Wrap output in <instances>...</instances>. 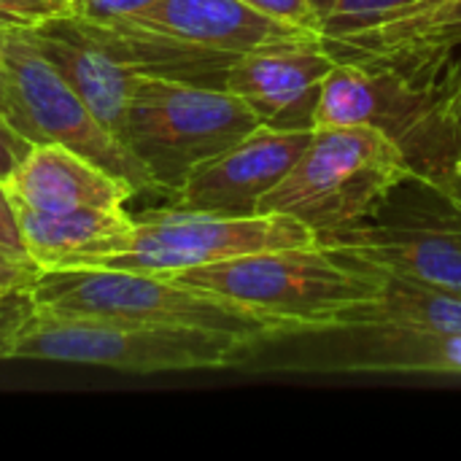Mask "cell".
I'll list each match as a JSON object with an SVG mask.
<instances>
[{
    "label": "cell",
    "mask_w": 461,
    "mask_h": 461,
    "mask_svg": "<svg viewBox=\"0 0 461 461\" xmlns=\"http://www.w3.org/2000/svg\"><path fill=\"white\" fill-rule=\"evenodd\" d=\"M119 22H130L227 57L321 41L316 30L265 16L243 0H154L140 14Z\"/></svg>",
    "instance_id": "4fadbf2b"
},
{
    "label": "cell",
    "mask_w": 461,
    "mask_h": 461,
    "mask_svg": "<svg viewBox=\"0 0 461 461\" xmlns=\"http://www.w3.org/2000/svg\"><path fill=\"white\" fill-rule=\"evenodd\" d=\"M313 130L259 124L243 140L200 165L170 197L173 208L221 216H257L267 192L292 170Z\"/></svg>",
    "instance_id": "8fae6325"
},
{
    "label": "cell",
    "mask_w": 461,
    "mask_h": 461,
    "mask_svg": "<svg viewBox=\"0 0 461 461\" xmlns=\"http://www.w3.org/2000/svg\"><path fill=\"white\" fill-rule=\"evenodd\" d=\"M32 294L30 292H8L0 294V359H8V348L19 332V327L32 313Z\"/></svg>",
    "instance_id": "ffe728a7"
},
{
    "label": "cell",
    "mask_w": 461,
    "mask_h": 461,
    "mask_svg": "<svg viewBox=\"0 0 461 461\" xmlns=\"http://www.w3.org/2000/svg\"><path fill=\"white\" fill-rule=\"evenodd\" d=\"M335 62L321 41L257 49L232 59L224 89L246 100L262 124L313 130L319 89Z\"/></svg>",
    "instance_id": "7c38bea8"
},
{
    "label": "cell",
    "mask_w": 461,
    "mask_h": 461,
    "mask_svg": "<svg viewBox=\"0 0 461 461\" xmlns=\"http://www.w3.org/2000/svg\"><path fill=\"white\" fill-rule=\"evenodd\" d=\"M30 294L35 308L54 313L208 330L249 338L257 343L281 340V335L270 324H265L238 303L162 276L111 267L41 270V278Z\"/></svg>",
    "instance_id": "5b68a950"
},
{
    "label": "cell",
    "mask_w": 461,
    "mask_h": 461,
    "mask_svg": "<svg viewBox=\"0 0 461 461\" xmlns=\"http://www.w3.org/2000/svg\"><path fill=\"white\" fill-rule=\"evenodd\" d=\"M0 27H22V24H19V22H16V19H14V16L0 5Z\"/></svg>",
    "instance_id": "83f0119b"
},
{
    "label": "cell",
    "mask_w": 461,
    "mask_h": 461,
    "mask_svg": "<svg viewBox=\"0 0 461 461\" xmlns=\"http://www.w3.org/2000/svg\"><path fill=\"white\" fill-rule=\"evenodd\" d=\"M0 249H5L8 254H14L19 259H30L27 243L22 235V224H19V213H16V203L11 200L3 181H0Z\"/></svg>",
    "instance_id": "cb8c5ba5"
},
{
    "label": "cell",
    "mask_w": 461,
    "mask_h": 461,
    "mask_svg": "<svg viewBox=\"0 0 461 461\" xmlns=\"http://www.w3.org/2000/svg\"><path fill=\"white\" fill-rule=\"evenodd\" d=\"M0 116L5 119V92H3V81H0Z\"/></svg>",
    "instance_id": "f1b7e54d"
},
{
    "label": "cell",
    "mask_w": 461,
    "mask_h": 461,
    "mask_svg": "<svg viewBox=\"0 0 461 461\" xmlns=\"http://www.w3.org/2000/svg\"><path fill=\"white\" fill-rule=\"evenodd\" d=\"M30 259L41 270L97 267L103 259L127 251L135 240V216L127 208H81L41 213L16 205Z\"/></svg>",
    "instance_id": "2e32d148"
},
{
    "label": "cell",
    "mask_w": 461,
    "mask_h": 461,
    "mask_svg": "<svg viewBox=\"0 0 461 461\" xmlns=\"http://www.w3.org/2000/svg\"><path fill=\"white\" fill-rule=\"evenodd\" d=\"M292 338L281 362L270 370L340 373V375H461V335H429L381 321H362L338 330Z\"/></svg>",
    "instance_id": "30bf717a"
},
{
    "label": "cell",
    "mask_w": 461,
    "mask_h": 461,
    "mask_svg": "<svg viewBox=\"0 0 461 461\" xmlns=\"http://www.w3.org/2000/svg\"><path fill=\"white\" fill-rule=\"evenodd\" d=\"M254 108L224 86L135 76L124 146L167 200L186 178L259 127Z\"/></svg>",
    "instance_id": "277c9868"
},
{
    "label": "cell",
    "mask_w": 461,
    "mask_h": 461,
    "mask_svg": "<svg viewBox=\"0 0 461 461\" xmlns=\"http://www.w3.org/2000/svg\"><path fill=\"white\" fill-rule=\"evenodd\" d=\"M316 240L386 276L461 294V208L421 170L365 221Z\"/></svg>",
    "instance_id": "8992f818"
},
{
    "label": "cell",
    "mask_w": 461,
    "mask_h": 461,
    "mask_svg": "<svg viewBox=\"0 0 461 461\" xmlns=\"http://www.w3.org/2000/svg\"><path fill=\"white\" fill-rule=\"evenodd\" d=\"M427 173L456 205L461 208V149H454L448 157H443L435 167L429 170H421Z\"/></svg>",
    "instance_id": "484cf974"
},
{
    "label": "cell",
    "mask_w": 461,
    "mask_h": 461,
    "mask_svg": "<svg viewBox=\"0 0 461 461\" xmlns=\"http://www.w3.org/2000/svg\"><path fill=\"white\" fill-rule=\"evenodd\" d=\"M259 346L257 340L224 332L32 308L8 348V359L68 362L157 375L246 367Z\"/></svg>",
    "instance_id": "7a4b0ae2"
},
{
    "label": "cell",
    "mask_w": 461,
    "mask_h": 461,
    "mask_svg": "<svg viewBox=\"0 0 461 461\" xmlns=\"http://www.w3.org/2000/svg\"><path fill=\"white\" fill-rule=\"evenodd\" d=\"M35 143H30L24 135H19L3 116H0V181H5L32 151Z\"/></svg>",
    "instance_id": "d4e9b609"
},
{
    "label": "cell",
    "mask_w": 461,
    "mask_h": 461,
    "mask_svg": "<svg viewBox=\"0 0 461 461\" xmlns=\"http://www.w3.org/2000/svg\"><path fill=\"white\" fill-rule=\"evenodd\" d=\"M305 243H316V232L286 213L221 216L167 205L138 213L132 246L103 259L97 267L170 276L211 262Z\"/></svg>",
    "instance_id": "ba28073f"
},
{
    "label": "cell",
    "mask_w": 461,
    "mask_h": 461,
    "mask_svg": "<svg viewBox=\"0 0 461 461\" xmlns=\"http://www.w3.org/2000/svg\"><path fill=\"white\" fill-rule=\"evenodd\" d=\"M0 5L22 27H38L43 22L76 14V0H0Z\"/></svg>",
    "instance_id": "d6986e66"
},
{
    "label": "cell",
    "mask_w": 461,
    "mask_h": 461,
    "mask_svg": "<svg viewBox=\"0 0 461 461\" xmlns=\"http://www.w3.org/2000/svg\"><path fill=\"white\" fill-rule=\"evenodd\" d=\"M32 41L43 57L59 70V76L73 86V92L89 105L97 122L124 143L127 103L132 92L135 73L108 57L97 43H92L73 22V16L51 19L30 27ZM127 149V146H124Z\"/></svg>",
    "instance_id": "e0dca14e"
},
{
    "label": "cell",
    "mask_w": 461,
    "mask_h": 461,
    "mask_svg": "<svg viewBox=\"0 0 461 461\" xmlns=\"http://www.w3.org/2000/svg\"><path fill=\"white\" fill-rule=\"evenodd\" d=\"M419 167L386 130L373 124L313 127V135L259 205L286 213L316 235L365 221Z\"/></svg>",
    "instance_id": "3957f363"
},
{
    "label": "cell",
    "mask_w": 461,
    "mask_h": 461,
    "mask_svg": "<svg viewBox=\"0 0 461 461\" xmlns=\"http://www.w3.org/2000/svg\"><path fill=\"white\" fill-rule=\"evenodd\" d=\"M5 294H8V292H5Z\"/></svg>",
    "instance_id": "f546056e"
},
{
    "label": "cell",
    "mask_w": 461,
    "mask_h": 461,
    "mask_svg": "<svg viewBox=\"0 0 461 461\" xmlns=\"http://www.w3.org/2000/svg\"><path fill=\"white\" fill-rule=\"evenodd\" d=\"M346 124L381 127L402 143L408 154L419 140V170L429 162V146H435L432 130H448L443 92H432L402 68L338 59L321 81L313 127Z\"/></svg>",
    "instance_id": "9c48e42d"
},
{
    "label": "cell",
    "mask_w": 461,
    "mask_h": 461,
    "mask_svg": "<svg viewBox=\"0 0 461 461\" xmlns=\"http://www.w3.org/2000/svg\"><path fill=\"white\" fill-rule=\"evenodd\" d=\"M335 59L392 68L438 62L461 46V0H421L365 30L321 38Z\"/></svg>",
    "instance_id": "5bb4252c"
},
{
    "label": "cell",
    "mask_w": 461,
    "mask_h": 461,
    "mask_svg": "<svg viewBox=\"0 0 461 461\" xmlns=\"http://www.w3.org/2000/svg\"><path fill=\"white\" fill-rule=\"evenodd\" d=\"M3 184L16 205L41 213L122 208L135 194L127 181L57 143L32 146L24 162Z\"/></svg>",
    "instance_id": "9a60e30c"
},
{
    "label": "cell",
    "mask_w": 461,
    "mask_h": 461,
    "mask_svg": "<svg viewBox=\"0 0 461 461\" xmlns=\"http://www.w3.org/2000/svg\"><path fill=\"white\" fill-rule=\"evenodd\" d=\"M162 278L227 297L270 324L281 338L359 324L386 289V273L319 240L211 262Z\"/></svg>",
    "instance_id": "6da1fadb"
},
{
    "label": "cell",
    "mask_w": 461,
    "mask_h": 461,
    "mask_svg": "<svg viewBox=\"0 0 461 461\" xmlns=\"http://www.w3.org/2000/svg\"><path fill=\"white\" fill-rule=\"evenodd\" d=\"M0 81L5 122L30 143L65 146L127 181L135 192H157L143 165L97 122L89 105L43 57L30 27H0Z\"/></svg>",
    "instance_id": "52a82bcc"
},
{
    "label": "cell",
    "mask_w": 461,
    "mask_h": 461,
    "mask_svg": "<svg viewBox=\"0 0 461 461\" xmlns=\"http://www.w3.org/2000/svg\"><path fill=\"white\" fill-rule=\"evenodd\" d=\"M243 3L251 5L254 11L265 14V16L278 19V22L297 24V27H308V30H316L319 32L316 11H313L311 0H243Z\"/></svg>",
    "instance_id": "44dd1931"
},
{
    "label": "cell",
    "mask_w": 461,
    "mask_h": 461,
    "mask_svg": "<svg viewBox=\"0 0 461 461\" xmlns=\"http://www.w3.org/2000/svg\"><path fill=\"white\" fill-rule=\"evenodd\" d=\"M421 0H311L321 38H338L378 24Z\"/></svg>",
    "instance_id": "ac0fdd59"
},
{
    "label": "cell",
    "mask_w": 461,
    "mask_h": 461,
    "mask_svg": "<svg viewBox=\"0 0 461 461\" xmlns=\"http://www.w3.org/2000/svg\"><path fill=\"white\" fill-rule=\"evenodd\" d=\"M41 278V267L30 259H19L0 249V294L5 292H32Z\"/></svg>",
    "instance_id": "603a6c76"
},
{
    "label": "cell",
    "mask_w": 461,
    "mask_h": 461,
    "mask_svg": "<svg viewBox=\"0 0 461 461\" xmlns=\"http://www.w3.org/2000/svg\"><path fill=\"white\" fill-rule=\"evenodd\" d=\"M443 116H446V124L454 135L456 149H461V73L454 81V89L443 95Z\"/></svg>",
    "instance_id": "4316f807"
},
{
    "label": "cell",
    "mask_w": 461,
    "mask_h": 461,
    "mask_svg": "<svg viewBox=\"0 0 461 461\" xmlns=\"http://www.w3.org/2000/svg\"><path fill=\"white\" fill-rule=\"evenodd\" d=\"M154 0H76V14L81 19L89 22H119V19H130L135 14H140L143 8H149Z\"/></svg>",
    "instance_id": "7402d4cb"
}]
</instances>
